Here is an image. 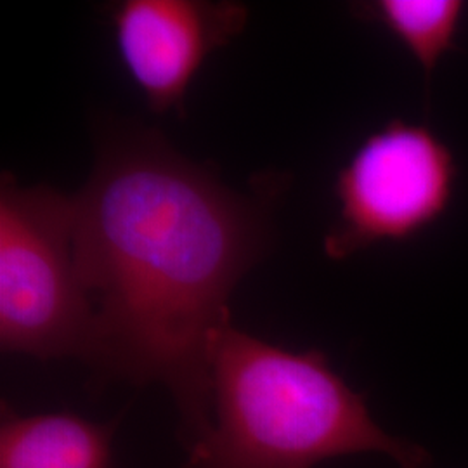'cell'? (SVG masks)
Returning a JSON list of instances; mask_svg holds the SVG:
<instances>
[{
    "label": "cell",
    "mask_w": 468,
    "mask_h": 468,
    "mask_svg": "<svg viewBox=\"0 0 468 468\" xmlns=\"http://www.w3.org/2000/svg\"><path fill=\"white\" fill-rule=\"evenodd\" d=\"M118 56L151 112H183L207 58L243 32L249 7L228 0H122L110 11Z\"/></svg>",
    "instance_id": "5b68a950"
},
{
    "label": "cell",
    "mask_w": 468,
    "mask_h": 468,
    "mask_svg": "<svg viewBox=\"0 0 468 468\" xmlns=\"http://www.w3.org/2000/svg\"><path fill=\"white\" fill-rule=\"evenodd\" d=\"M73 201L75 261L98 316L92 367L164 385L189 450L210 429V344L268 247V205L144 127L102 134Z\"/></svg>",
    "instance_id": "6da1fadb"
},
{
    "label": "cell",
    "mask_w": 468,
    "mask_h": 468,
    "mask_svg": "<svg viewBox=\"0 0 468 468\" xmlns=\"http://www.w3.org/2000/svg\"><path fill=\"white\" fill-rule=\"evenodd\" d=\"M377 452L399 468L431 454L388 434L324 352H295L226 323L210 344V429L185 468H314Z\"/></svg>",
    "instance_id": "7a4b0ae2"
},
{
    "label": "cell",
    "mask_w": 468,
    "mask_h": 468,
    "mask_svg": "<svg viewBox=\"0 0 468 468\" xmlns=\"http://www.w3.org/2000/svg\"><path fill=\"white\" fill-rule=\"evenodd\" d=\"M458 164L452 148L423 123L390 120L352 153L335 179L338 218L324 253L346 261L378 243L408 241L452 207Z\"/></svg>",
    "instance_id": "277c9868"
},
{
    "label": "cell",
    "mask_w": 468,
    "mask_h": 468,
    "mask_svg": "<svg viewBox=\"0 0 468 468\" xmlns=\"http://www.w3.org/2000/svg\"><path fill=\"white\" fill-rule=\"evenodd\" d=\"M75 201L49 186L0 183V347L94 365L96 307L73 250Z\"/></svg>",
    "instance_id": "3957f363"
},
{
    "label": "cell",
    "mask_w": 468,
    "mask_h": 468,
    "mask_svg": "<svg viewBox=\"0 0 468 468\" xmlns=\"http://www.w3.org/2000/svg\"><path fill=\"white\" fill-rule=\"evenodd\" d=\"M467 11L462 0H371L354 5L356 16L380 25L417 59L427 89L441 59L456 48Z\"/></svg>",
    "instance_id": "52a82bcc"
},
{
    "label": "cell",
    "mask_w": 468,
    "mask_h": 468,
    "mask_svg": "<svg viewBox=\"0 0 468 468\" xmlns=\"http://www.w3.org/2000/svg\"><path fill=\"white\" fill-rule=\"evenodd\" d=\"M115 423L79 415H19L2 401L0 468H112Z\"/></svg>",
    "instance_id": "8992f818"
}]
</instances>
